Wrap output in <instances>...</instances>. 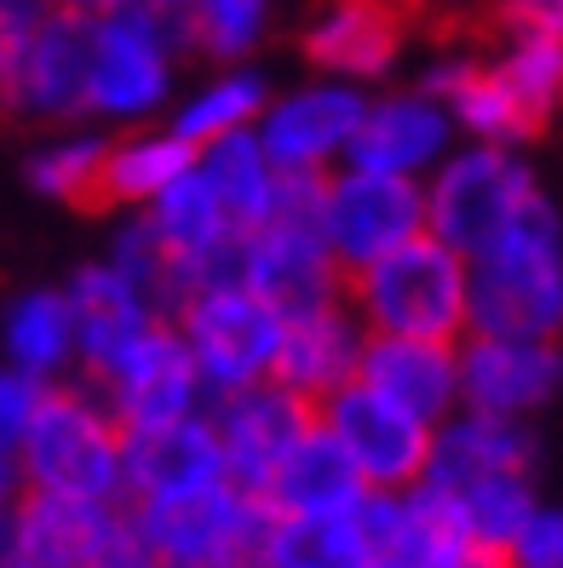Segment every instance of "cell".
<instances>
[{"mask_svg":"<svg viewBox=\"0 0 563 568\" xmlns=\"http://www.w3.org/2000/svg\"><path fill=\"white\" fill-rule=\"evenodd\" d=\"M374 488L362 483V471L351 465V454L340 448V437L316 419V430L282 459V471L271 477L264 499L282 517H328V511H356Z\"/></svg>","mask_w":563,"mask_h":568,"instance_id":"25","label":"cell"},{"mask_svg":"<svg viewBox=\"0 0 563 568\" xmlns=\"http://www.w3.org/2000/svg\"><path fill=\"white\" fill-rule=\"evenodd\" d=\"M362 345H369V327H362V316L351 305L300 316V322H288V339H282V356H277V379L293 385L300 396H311V403L322 408L328 396L356 379Z\"/></svg>","mask_w":563,"mask_h":568,"instance_id":"24","label":"cell"},{"mask_svg":"<svg viewBox=\"0 0 563 568\" xmlns=\"http://www.w3.org/2000/svg\"><path fill=\"white\" fill-rule=\"evenodd\" d=\"M70 356H81L70 293H47V287L41 293H18L7 305V362L52 379Z\"/></svg>","mask_w":563,"mask_h":568,"instance_id":"29","label":"cell"},{"mask_svg":"<svg viewBox=\"0 0 563 568\" xmlns=\"http://www.w3.org/2000/svg\"><path fill=\"white\" fill-rule=\"evenodd\" d=\"M374 540L356 511H328V517H282L271 568H369Z\"/></svg>","mask_w":563,"mask_h":568,"instance_id":"30","label":"cell"},{"mask_svg":"<svg viewBox=\"0 0 563 568\" xmlns=\"http://www.w3.org/2000/svg\"><path fill=\"white\" fill-rule=\"evenodd\" d=\"M264 110H271L264 81L253 70H230L224 81H213L208 92H195L190 104L173 115V132H179L184 144L208 150V144L230 139V132H248L253 121H264Z\"/></svg>","mask_w":563,"mask_h":568,"instance_id":"33","label":"cell"},{"mask_svg":"<svg viewBox=\"0 0 563 568\" xmlns=\"http://www.w3.org/2000/svg\"><path fill=\"white\" fill-rule=\"evenodd\" d=\"M362 121H369V104H362L356 87H305V92H293V98L264 110L259 139L282 173H293V166L328 173V161L351 155Z\"/></svg>","mask_w":563,"mask_h":568,"instance_id":"15","label":"cell"},{"mask_svg":"<svg viewBox=\"0 0 563 568\" xmlns=\"http://www.w3.org/2000/svg\"><path fill=\"white\" fill-rule=\"evenodd\" d=\"M328 184H334V179L311 173V166H293V173H282L271 224L300 230V236H328Z\"/></svg>","mask_w":563,"mask_h":568,"instance_id":"37","label":"cell"},{"mask_svg":"<svg viewBox=\"0 0 563 568\" xmlns=\"http://www.w3.org/2000/svg\"><path fill=\"white\" fill-rule=\"evenodd\" d=\"M132 540L121 499H63L29 494L18 506V557L23 568H104Z\"/></svg>","mask_w":563,"mask_h":568,"instance_id":"13","label":"cell"},{"mask_svg":"<svg viewBox=\"0 0 563 568\" xmlns=\"http://www.w3.org/2000/svg\"><path fill=\"white\" fill-rule=\"evenodd\" d=\"M529 471H535V430L523 419H506V414L466 408L460 419L438 425V448H432L425 483L460 494L483 477H529Z\"/></svg>","mask_w":563,"mask_h":568,"instance_id":"23","label":"cell"},{"mask_svg":"<svg viewBox=\"0 0 563 568\" xmlns=\"http://www.w3.org/2000/svg\"><path fill=\"white\" fill-rule=\"evenodd\" d=\"M121 7H127V0H58V12H76V18H92V23L98 18H115Z\"/></svg>","mask_w":563,"mask_h":568,"instance_id":"44","label":"cell"},{"mask_svg":"<svg viewBox=\"0 0 563 568\" xmlns=\"http://www.w3.org/2000/svg\"><path fill=\"white\" fill-rule=\"evenodd\" d=\"M150 224L161 230V242L179 253L190 287H195V264H202L213 247H224L230 236H237V224H230L224 202L213 195V184H208V173H202V161H195V173H184L168 195H155V202H150Z\"/></svg>","mask_w":563,"mask_h":568,"instance_id":"28","label":"cell"},{"mask_svg":"<svg viewBox=\"0 0 563 568\" xmlns=\"http://www.w3.org/2000/svg\"><path fill=\"white\" fill-rule=\"evenodd\" d=\"M29 494H63V499H121L127 494V425L110 403L52 385L47 403L18 448Z\"/></svg>","mask_w":563,"mask_h":568,"instance_id":"4","label":"cell"},{"mask_svg":"<svg viewBox=\"0 0 563 568\" xmlns=\"http://www.w3.org/2000/svg\"><path fill=\"white\" fill-rule=\"evenodd\" d=\"M92 52L98 23L52 12L18 52L0 58V110L29 126L81 121L92 110Z\"/></svg>","mask_w":563,"mask_h":568,"instance_id":"6","label":"cell"},{"mask_svg":"<svg viewBox=\"0 0 563 568\" xmlns=\"http://www.w3.org/2000/svg\"><path fill=\"white\" fill-rule=\"evenodd\" d=\"M535 179L506 144H472L449 155L425 184V230L460 258H483L512 230V219L535 202Z\"/></svg>","mask_w":563,"mask_h":568,"instance_id":"5","label":"cell"},{"mask_svg":"<svg viewBox=\"0 0 563 568\" xmlns=\"http://www.w3.org/2000/svg\"><path fill=\"white\" fill-rule=\"evenodd\" d=\"M139 546L161 568H271L282 511L242 483H213L190 494L132 499Z\"/></svg>","mask_w":563,"mask_h":568,"instance_id":"1","label":"cell"},{"mask_svg":"<svg viewBox=\"0 0 563 568\" xmlns=\"http://www.w3.org/2000/svg\"><path fill=\"white\" fill-rule=\"evenodd\" d=\"M420 92L449 104V115L483 144H529L546 132V115L506 81L501 63H477L466 52L438 58L432 70H425Z\"/></svg>","mask_w":563,"mask_h":568,"instance_id":"16","label":"cell"},{"mask_svg":"<svg viewBox=\"0 0 563 568\" xmlns=\"http://www.w3.org/2000/svg\"><path fill=\"white\" fill-rule=\"evenodd\" d=\"M121 12L132 23H144L173 58L190 52V47H202V0H127Z\"/></svg>","mask_w":563,"mask_h":568,"instance_id":"39","label":"cell"},{"mask_svg":"<svg viewBox=\"0 0 563 568\" xmlns=\"http://www.w3.org/2000/svg\"><path fill=\"white\" fill-rule=\"evenodd\" d=\"M506 557L512 568H563V506H541Z\"/></svg>","mask_w":563,"mask_h":568,"instance_id":"40","label":"cell"},{"mask_svg":"<svg viewBox=\"0 0 563 568\" xmlns=\"http://www.w3.org/2000/svg\"><path fill=\"white\" fill-rule=\"evenodd\" d=\"M173 322L190 339L195 367H202V379H208L213 396L277 379V356H282V339H288V322L264 305L253 287H202Z\"/></svg>","mask_w":563,"mask_h":568,"instance_id":"7","label":"cell"},{"mask_svg":"<svg viewBox=\"0 0 563 568\" xmlns=\"http://www.w3.org/2000/svg\"><path fill=\"white\" fill-rule=\"evenodd\" d=\"M12 568H23V562H12Z\"/></svg>","mask_w":563,"mask_h":568,"instance_id":"48","label":"cell"},{"mask_svg":"<svg viewBox=\"0 0 563 568\" xmlns=\"http://www.w3.org/2000/svg\"><path fill=\"white\" fill-rule=\"evenodd\" d=\"M47 379L41 374H29V367H0V454H18L23 437H29V425H36L41 403H47Z\"/></svg>","mask_w":563,"mask_h":568,"instance_id":"38","label":"cell"},{"mask_svg":"<svg viewBox=\"0 0 563 568\" xmlns=\"http://www.w3.org/2000/svg\"><path fill=\"white\" fill-rule=\"evenodd\" d=\"M208 414L219 425V443H224V459H230V483H242L253 494L271 488V477L282 471V459L300 448L316 430V419H322V408L311 403V396H300L282 379L213 396Z\"/></svg>","mask_w":563,"mask_h":568,"instance_id":"10","label":"cell"},{"mask_svg":"<svg viewBox=\"0 0 563 568\" xmlns=\"http://www.w3.org/2000/svg\"><path fill=\"white\" fill-rule=\"evenodd\" d=\"M356 379L380 390L385 403L409 408L425 425L454 419L460 403V351L438 345V339H396V333H369L362 345V367Z\"/></svg>","mask_w":563,"mask_h":568,"instance_id":"18","label":"cell"},{"mask_svg":"<svg viewBox=\"0 0 563 568\" xmlns=\"http://www.w3.org/2000/svg\"><path fill=\"white\" fill-rule=\"evenodd\" d=\"M202 150L184 144L179 132H127L110 144L104 161V213L110 207H150L155 195H168L184 173H195Z\"/></svg>","mask_w":563,"mask_h":568,"instance_id":"27","label":"cell"},{"mask_svg":"<svg viewBox=\"0 0 563 568\" xmlns=\"http://www.w3.org/2000/svg\"><path fill=\"white\" fill-rule=\"evenodd\" d=\"M23 499H29V483H23V465H18V454H0V523L18 517Z\"/></svg>","mask_w":563,"mask_h":568,"instance_id":"43","label":"cell"},{"mask_svg":"<svg viewBox=\"0 0 563 568\" xmlns=\"http://www.w3.org/2000/svg\"><path fill=\"white\" fill-rule=\"evenodd\" d=\"M110 264H115V271L150 298V311H155V316H179L190 298H195V287H190V276H184L179 253L161 242V230L150 224V213H144V219H132L121 236H115Z\"/></svg>","mask_w":563,"mask_h":568,"instance_id":"32","label":"cell"},{"mask_svg":"<svg viewBox=\"0 0 563 568\" xmlns=\"http://www.w3.org/2000/svg\"><path fill=\"white\" fill-rule=\"evenodd\" d=\"M425 236V184L396 179V173H369V166H345L328 184V242L340 264L356 276L380 264L385 253L409 247Z\"/></svg>","mask_w":563,"mask_h":568,"instance_id":"9","label":"cell"},{"mask_svg":"<svg viewBox=\"0 0 563 568\" xmlns=\"http://www.w3.org/2000/svg\"><path fill=\"white\" fill-rule=\"evenodd\" d=\"M506 81L535 104L546 121L552 110L563 104V41H546V36H512L506 58H501Z\"/></svg>","mask_w":563,"mask_h":568,"instance_id":"35","label":"cell"},{"mask_svg":"<svg viewBox=\"0 0 563 568\" xmlns=\"http://www.w3.org/2000/svg\"><path fill=\"white\" fill-rule=\"evenodd\" d=\"M104 161H110L104 139H63V144H41L29 155L23 179L47 202H63L76 213H104Z\"/></svg>","mask_w":563,"mask_h":568,"instance_id":"31","label":"cell"},{"mask_svg":"<svg viewBox=\"0 0 563 568\" xmlns=\"http://www.w3.org/2000/svg\"><path fill=\"white\" fill-rule=\"evenodd\" d=\"M432 488H438V483H432ZM443 494H449V488H443ZM454 506H460V517H466V534H472L477 546L512 551L517 534L529 528V517L541 511V499H535V483H529V477H483V483H472V488H460Z\"/></svg>","mask_w":563,"mask_h":568,"instance_id":"34","label":"cell"},{"mask_svg":"<svg viewBox=\"0 0 563 568\" xmlns=\"http://www.w3.org/2000/svg\"><path fill=\"white\" fill-rule=\"evenodd\" d=\"M104 403L127 430H150V425H173L190 414H208L213 390L195 367V351L179 333V322H155L132 356L104 379Z\"/></svg>","mask_w":563,"mask_h":568,"instance_id":"11","label":"cell"},{"mask_svg":"<svg viewBox=\"0 0 563 568\" xmlns=\"http://www.w3.org/2000/svg\"><path fill=\"white\" fill-rule=\"evenodd\" d=\"M248 287L282 322L351 305V271L340 264L334 242L300 236V230H282V224H264L248 236Z\"/></svg>","mask_w":563,"mask_h":568,"instance_id":"12","label":"cell"},{"mask_svg":"<svg viewBox=\"0 0 563 568\" xmlns=\"http://www.w3.org/2000/svg\"><path fill=\"white\" fill-rule=\"evenodd\" d=\"M70 311H76V345H81V362L92 367V379L104 385L115 367L132 356V345L161 322L150 311V298L132 287L115 264H81L70 276Z\"/></svg>","mask_w":563,"mask_h":568,"instance_id":"19","label":"cell"},{"mask_svg":"<svg viewBox=\"0 0 563 568\" xmlns=\"http://www.w3.org/2000/svg\"><path fill=\"white\" fill-rule=\"evenodd\" d=\"M300 52L340 81H374L403 52V12L374 7V0H328L300 29Z\"/></svg>","mask_w":563,"mask_h":568,"instance_id":"21","label":"cell"},{"mask_svg":"<svg viewBox=\"0 0 563 568\" xmlns=\"http://www.w3.org/2000/svg\"><path fill=\"white\" fill-rule=\"evenodd\" d=\"M230 483V459L213 414H190L173 425L127 430V499H161Z\"/></svg>","mask_w":563,"mask_h":568,"instance_id":"17","label":"cell"},{"mask_svg":"<svg viewBox=\"0 0 563 568\" xmlns=\"http://www.w3.org/2000/svg\"><path fill=\"white\" fill-rule=\"evenodd\" d=\"M351 311L369 333L454 345L460 327H472V258H460L425 230L409 247L351 276Z\"/></svg>","mask_w":563,"mask_h":568,"instance_id":"3","label":"cell"},{"mask_svg":"<svg viewBox=\"0 0 563 568\" xmlns=\"http://www.w3.org/2000/svg\"><path fill=\"white\" fill-rule=\"evenodd\" d=\"M12 557H18V517L0 523V568H12Z\"/></svg>","mask_w":563,"mask_h":568,"instance_id":"45","label":"cell"},{"mask_svg":"<svg viewBox=\"0 0 563 568\" xmlns=\"http://www.w3.org/2000/svg\"><path fill=\"white\" fill-rule=\"evenodd\" d=\"M501 23L512 36L563 41V0H501Z\"/></svg>","mask_w":563,"mask_h":568,"instance_id":"41","label":"cell"},{"mask_svg":"<svg viewBox=\"0 0 563 568\" xmlns=\"http://www.w3.org/2000/svg\"><path fill=\"white\" fill-rule=\"evenodd\" d=\"M322 425L340 437V448L351 454L362 483L380 488V494H403V488L425 483V471H432L438 425H425L409 408L385 403V396L369 390L362 379H351L345 390L328 396V403H322Z\"/></svg>","mask_w":563,"mask_h":568,"instance_id":"8","label":"cell"},{"mask_svg":"<svg viewBox=\"0 0 563 568\" xmlns=\"http://www.w3.org/2000/svg\"><path fill=\"white\" fill-rule=\"evenodd\" d=\"M173 52L161 47L144 23H132L127 12L98 18V52H92V110L98 115H150L168 98Z\"/></svg>","mask_w":563,"mask_h":568,"instance_id":"20","label":"cell"},{"mask_svg":"<svg viewBox=\"0 0 563 568\" xmlns=\"http://www.w3.org/2000/svg\"><path fill=\"white\" fill-rule=\"evenodd\" d=\"M202 173L213 184V195L224 202L230 224L237 230H264L282 190V166L271 161L259 132H230V139L202 150Z\"/></svg>","mask_w":563,"mask_h":568,"instance_id":"26","label":"cell"},{"mask_svg":"<svg viewBox=\"0 0 563 568\" xmlns=\"http://www.w3.org/2000/svg\"><path fill=\"white\" fill-rule=\"evenodd\" d=\"M563 385V351L557 339H489L472 333L460 351V403L477 414L523 419L541 403H552Z\"/></svg>","mask_w":563,"mask_h":568,"instance_id":"14","label":"cell"},{"mask_svg":"<svg viewBox=\"0 0 563 568\" xmlns=\"http://www.w3.org/2000/svg\"><path fill=\"white\" fill-rule=\"evenodd\" d=\"M58 12V0H0V58L18 52Z\"/></svg>","mask_w":563,"mask_h":568,"instance_id":"42","label":"cell"},{"mask_svg":"<svg viewBox=\"0 0 563 568\" xmlns=\"http://www.w3.org/2000/svg\"><path fill=\"white\" fill-rule=\"evenodd\" d=\"M563 327V224L535 195L501 242L472 258V333L489 339H557Z\"/></svg>","mask_w":563,"mask_h":568,"instance_id":"2","label":"cell"},{"mask_svg":"<svg viewBox=\"0 0 563 568\" xmlns=\"http://www.w3.org/2000/svg\"><path fill=\"white\" fill-rule=\"evenodd\" d=\"M374 7H391V12H403V18H409V12H420V0H374Z\"/></svg>","mask_w":563,"mask_h":568,"instance_id":"46","label":"cell"},{"mask_svg":"<svg viewBox=\"0 0 563 568\" xmlns=\"http://www.w3.org/2000/svg\"><path fill=\"white\" fill-rule=\"evenodd\" d=\"M449 104L425 92H396L369 104L356 144H351V166L369 173H396V179H420L425 166H443V144H449Z\"/></svg>","mask_w":563,"mask_h":568,"instance_id":"22","label":"cell"},{"mask_svg":"<svg viewBox=\"0 0 563 568\" xmlns=\"http://www.w3.org/2000/svg\"><path fill=\"white\" fill-rule=\"evenodd\" d=\"M271 0H202V52L213 58H242L264 36Z\"/></svg>","mask_w":563,"mask_h":568,"instance_id":"36","label":"cell"},{"mask_svg":"<svg viewBox=\"0 0 563 568\" xmlns=\"http://www.w3.org/2000/svg\"><path fill=\"white\" fill-rule=\"evenodd\" d=\"M369 568H403V562H391V557H374V562H369Z\"/></svg>","mask_w":563,"mask_h":568,"instance_id":"47","label":"cell"}]
</instances>
